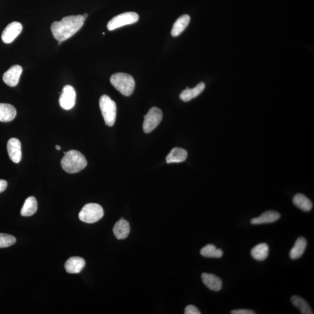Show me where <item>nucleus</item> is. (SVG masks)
Returning <instances> with one entry per match:
<instances>
[{"instance_id": "f257e3e1", "label": "nucleus", "mask_w": 314, "mask_h": 314, "mask_svg": "<svg viewBox=\"0 0 314 314\" xmlns=\"http://www.w3.org/2000/svg\"><path fill=\"white\" fill-rule=\"evenodd\" d=\"M86 20L83 15H71L65 17L60 21L52 23L51 30L53 36L58 41L63 42L73 36L81 29Z\"/></svg>"}, {"instance_id": "f03ea898", "label": "nucleus", "mask_w": 314, "mask_h": 314, "mask_svg": "<svg viewBox=\"0 0 314 314\" xmlns=\"http://www.w3.org/2000/svg\"><path fill=\"white\" fill-rule=\"evenodd\" d=\"M61 164L65 171L69 173H75L86 168L87 162L86 158L79 151L70 150L65 154Z\"/></svg>"}, {"instance_id": "7ed1b4c3", "label": "nucleus", "mask_w": 314, "mask_h": 314, "mask_svg": "<svg viewBox=\"0 0 314 314\" xmlns=\"http://www.w3.org/2000/svg\"><path fill=\"white\" fill-rule=\"evenodd\" d=\"M111 83L116 90L125 96L132 94L135 87L133 77L125 73H116L110 78Z\"/></svg>"}, {"instance_id": "20e7f679", "label": "nucleus", "mask_w": 314, "mask_h": 314, "mask_svg": "<svg viewBox=\"0 0 314 314\" xmlns=\"http://www.w3.org/2000/svg\"><path fill=\"white\" fill-rule=\"evenodd\" d=\"M101 111L106 125L112 126L114 125L116 116V105L109 96L103 95L99 102Z\"/></svg>"}, {"instance_id": "39448f33", "label": "nucleus", "mask_w": 314, "mask_h": 314, "mask_svg": "<svg viewBox=\"0 0 314 314\" xmlns=\"http://www.w3.org/2000/svg\"><path fill=\"white\" fill-rule=\"evenodd\" d=\"M104 210L98 204L89 203L85 205L79 214V218L82 222L93 223L103 218Z\"/></svg>"}, {"instance_id": "423d86ee", "label": "nucleus", "mask_w": 314, "mask_h": 314, "mask_svg": "<svg viewBox=\"0 0 314 314\" xmlns=\"http://www.w3.org/2000/svg\"><path fill=\"white\" fill-rule=\"evenodd\" d=\"M139 19V15L137 13L127 12L112 18L108 23L107 28L109 30H114L123 26L133 24L138 21Z\"/></svg>"}, {"instance_id": "0eeeda50", "label": "nucleus", "mask_w": 314, "mask_h": 314, "mask_svg": "<svg viewBox=\"0 0 314 314\" xmlns=\"http://www.w3.org/2000/svg\"><path fill=\"white\" fill-rule=\"evenodd\" d=\"M162 119V111L157 107H153L145 116L143 129L146 133H149L159 125Z\"/></svg>"}, {"instance_id": "6e6552de", "label": "nucleus", "mask_w": 314, "mask_h": 314, "mask_svg": "<svg viewBox=\"0 0 314 314\" xmlns=\"http://www.w3.org/2000/svg\"><path fill=\"white\" fill-rule=\"evenodd\" d=\"M76 93L75 88L67 85L63 88L59 99L60 106L65 110H71L76 103Z\"/></svg>"}, {"instance_id": "1a4fd4ad", "label": "nucleus", "mask_w": 314, "mask_h": 314, "mask_svg": "<svg viewBox=\"0 0 314 314\" xmlns=\"http://www.w3.org/2000/svg\"><path fill=\"white\" fill-rule=\"evenodd\" d=\"M23 29L21 23L13 22L8 25L4 30L2 34V40L6 44L11 43L22 32Z\"/></svg>"}, {"instance_id": "9d476101", "label": "nucleus", "mask_w": 314, "mask_h": 314, "mask_svg": "<svg viewBox=\"0 0 314 314\" xmlns=\"http://www.w3.org/2000/svg\"><path fill=\"white\" fill-rule=\"evenodd\" d=\"M22 73V68L20 65H14L5 73L3 77V81L8 86H16L19 83Z\"/></svg>"}, {"instance_id": "9b49d317", "label": "nucleus", "mask_w": 314, "mask_h": 314, "mask_svg": "<svg viewBox=\"0 0 314 314\" xmlns=\"http://www.w3.org/2000/svg\"><path fill=\"white\" fill-rule=\"evenodd\" d=\"M7 151L11 160L18 164L21 161V143L17 138H11L7 143Z\"/></svg>"}, {"instance_id": "f8f14e48", "label": "nucleus", "mask_w": 314, "mask_h": 314, "mask_svg": "<svg viewBox=\"0 0 314 314\" xmlns=\"http://www.w3.org/2000/svg\"><path fill=\"white\" fill-rule=\"evenodd\" d=\"M86 264L84 259L79 257H73L65 262V268L69 274H79Z\"/></svg>"}, {"instance_id": "ddd939ff", "label": "nucleus", "mask_w": 314, "mask_h": 314, "mask_svg": "<svg viewBox=\"0 0 314 314\" xmlns=\"http://www.w3.org/2000/svg\"><path fill=\"white\" fill-rule=\"evenodd\" d=\"M203 284L214 292H219L222 289V282L221 279L214 274L203 273L201 275Z\"/></svg>"}, {"instance_id": "4468645a", "label": "nucleus", "mask_w": 314, "mask_h": 314, "mask_svg": "<svg viewBox=\"0 0 314 314\" xmlns=\"http://www.w3.org/2000/svg\"><path fill=\"white\" fill-rule=\"evenodd\" d=\"M130 231L129 223L123 218L119 220L115 224L113 228L115 238L118 240H123L127 238Z\"/></svg>"}, {"instance_id": "2eb2a0df", "label": "nucleus", "mask_w": 314, "mask_h": 314, "mask_svg": "<svg viewBox=\"0 0 314 314\" xmlns=\"http://www.w3.org/2000/svg\"><path fill=\"white\" fill-rule=\"evenodd\" d=\"M16 115L17 110L13 105L0 103V122H9L13 121Z\"/></svg>"}, {"instance_id": "dca6fc26", "label": "nucleus", "mask_w": 314, "mask_h": 314, "mask_svg": "<svg viewBox=\"0 0 314 314\" xmlns=\"http://www.w3.org/2000/svg\"><path fill=\"white\" fill-rule=\"evenodd\" d=\"M281 218V215L279 212L274 211H267L257 217L251 220V223L253 225H259L270 223L276 222Z\"/></svg>"}, {"instance_id": "f3484780", "label": "nucleus", "mask_w": 314, "mask_h": 314, "mask_svg": "<svg viewBox=\"0 0 314 314\" xmlns=\"http://www.w3.org/2000/svg\"><path fill=\"white\" fill-rule=\"evenodd\" d=\"M205 87V85L203 82L198 84L195 87L193 88H189L187 87L186 90L181 93L180 99L183 101V102H189V101L199 96L204 90Z\"/></svg>"}, {"instance_id": "a211bd4d", "label": "nucleus", "mask_w": 314, "mask_h": 314, "mask_svg": "<svg viewBox=\"0 0 314 314\" xmlns=\"http://www.w3.org/2000/svg\"><path fill=\"white\" fill-rule=\"evenodd\" d=\"M188 157L187 151L175 147L173 149L166 157L168 164L170 163H180L185 161Z\"/></svg>"}, {"instance_id": "6ab92c4d", "label": "nucleus", "mask_w": 314, "mask_h": 314, "mask_svg": "<svg viewBox=\"0 0 314 314\" xmlns=\"http://www.w3.org/2000/svg\"><path fill=\"white\" fill-rule=\"evenodd\" d=\"M191 17L188 15H182L174 22L171 30V35L173 37L179 36L189 24Z\"/></svg>"}, {"instance_id": "aec40b11", "label": "nucleus", "mask_w": 314, "mask_h": 314, "mask_svg": "<svg viewBox=\"0 0 314 314\" xmlns=\"http://www.w3.org/2000/svg\"><path fill=\"white\" fill-rule=\"evenodd\" d=\"M307 244V240L304 238H298L292 250H290L289 254L290 258L297 259L300 258L304 253Z\"/></svg>"}, {"instance_id": "412c9836", "label": "nucleus", "mask_w": 314, "mask_h": 314, "mask_svg": "<svg viewBox=\"0 0 314 314\" xmlns=\"http://www.w3.org/2000/svg\"><path fill=\"white\" fill-rule=\"evenodd\" d=\"M269 254V247L266 243H260L251 250V255L255 260L263 261Z\"/></svg>"}, {"instance_id": "4be33fe9", "label": "nucleus", "mask_w": 314, "mask_h": 314, "mask_svg": "<svg viewBox=\"0 0 314 314\" xmlns=\"http://www.w3.org/2000/svg\"><path fill=\"white\" fill-rule=\"evenodd\" d=\"M37 209V200L34 197L26 199L21 210V214L23 216H32L36 212Z\"/></svg>"}, {"instance_id": "5701e85b", "label": "nucleus", "mask_w": 314, "mask_h": 314, "mask_svg": "<svg viewBox=\"0 0 314 314\" xmlns=\"http://www.w3.org/2000/svg\"><path fill=\"white\" fill-rule=\"evenodd\" d=\"M293 202L297 208L305 212L311 211L312 208L311 201L302 194H297L294 196Z\"/></svg>"}, {"instance_id": "b1692460", "label": "nucleus", "mask_w": 314, "mask_h": 314, "mask_svg": "<svg viewBox=\"0 0 314 314\" xmlns=\"http://www.w3.org/2000/svg\"><path fill=\"white\" fill-rule=\"evenodd\" d=\"M291 302L292 304L295 306L298 309L300 310V312L302 314H313L312 309L310 307V306L303 298L297 296H293L291 298Z\"/></svg>"}, {"instance_id": "393cba45", "label": "nucleus", "mask_w": 314, "mask_h": 314, "mask_svg": "<svg viewBox=\"0 0 314 314\" xmlns=\"http://www.w3.org/2000/svg\"><path fill=\"white\" fill-rule=\"evenodd\" d=\"M200 254L204 257L220 258L222 257L223 251L220 249H217L213 244H208L200 251Z\"/></svg>"}, {"instance_id": "a878e982", "label": "nucleus", "mask_w": 314, "mask_h": 314, "mask_svg": "<svg viewBox=\"0 0 314 314\" xmlns=\"http://www.w3.org/2000/svg\"><path fill=\"white\" fill-rule=\"evenodd\" d=\"M14 236L9 234H0V248L9 247L16 243Z\"/></svg>"}, {"instance_id": "bb28decb", "label": "nucleus", "mask_w": 314, "mask_h": 314, "mask_svg": "<svg viewBox=\"0 0 314 314\" xmlns=\"http://www.w3.org/2000/svg\"><path fill=\"white\" fill-rule=\"evenodd\" d=\"M185 314H201V312L195 305H189L186 307Z\"/></svg>"}, {"instance_id": "cd10ccee", "label": "nucleus", "mask_w": 314, "mask_h": 314, "mask_svg": "<svg viewBox=\"0 0 314 314\" xmlns=\"http://www.w3.org/2000/svg\"><path fill=\"white\" fill-rule=\"evenodd\" d=\"M232 314H254L255 312L250 309H240L233 310L231 312Z\"/></svg>"}, {"instance_id": "c85d7f7f", "label": "nucleus", "mask_w": 314, "mask_h": 314, "mask_svg": "<svg viewBox=\"0 0 314 314\" xmlns=\"http://www.w3.org/2000/svg\"><path fill=\"white\" fill-rule=\"evenodd\" d=\"M7 182L5 180H0V193H3L7 188Z\"/></svg>"}, {"instance_id": "c756f323", "label": "nucleus", "mask_w": 314, "mask_h": 314, "mask_svg": "<svg viewBox=\"0 0 314 314\" xmlns=\"http://www.w3.org/2000/svg\"><path fill=\"white\" fill-rule=\"evenodd\" d=\"M56 149L57 150H60L61 149V147L60 146H58V145H56Z\"/></svg>"}, {"instance_id": "7c9ffc66", "label": "nucleus", "mask_w": 314, "mask_h": 314, "mask_svg": "<svg viewBox=\"0 0 314 314\" xmlns=\"http://www.w3.org/2000/svg\"><path fill=\"white\" fill-rule=\"evenodd\" d=\"M83 18L85 19H86L87 18V17H88V14H84L83 15Z\"/></svg>"}]
</instances>
